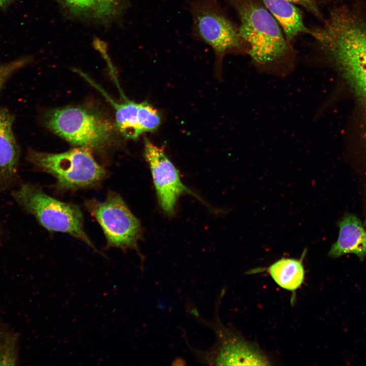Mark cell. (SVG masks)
<instances>
[{"mask_svg": "<svg viewBox=\"0 0 366 366\" xmlns=\"http://www.w3.org/2000/svg\"><path fill=\"white\" fill-rule=\"evenodd\" d=\"M235 11L247 55L257 72L285 78L297 65V53L273 15L260 0H223Z\"/></svg>", "mask_w": 366, "mask_h": 366, "instance_id": "6da1fadb", "label": "cell"}, {"mask_svg": "<svg viewBox=\"0 0 366 366\" xmlns=\"http://www.w3.org/2000/svg\"><path fill=\"white\" fill-rule=\"evenodd\" d=\"M311 30L318 54L342 74L366 106V21L334 9Z\"/></svg>", "mask_w": 366, "mask_h": 366, "instance_id": "7a4b0ae2", "label": "cell"}, {"mask_svg": "<svg viewBox=\"0 0 366 366\" xmlns=\"http://www.w3.org/2000/svg\"><path fill=\"white\" fill-rule=\"evenodd\" d=\"M12 196L20 207L33 215L48 231L69 234L104 255L86 234L83 215L77 205L55 199L30 183L20 184L12 191Z\"/></svg>", "mask_w": 366, "mask_h": 366, "instance_id": "3957f363", "label": "cell"}, {"mask_svg": "<svg viewBox=\"0 0 366 366\" xmlns=\"http://www.w3.org/2000/svg\"><path fill=\"white\" fill-rule=\"evenodd\" d=\"M188 8L192 18V38L211 48L218 66L226 54H247L249 46L220 0H190Z\"/></svg>", "mask_w": 366, "mask_h": 366, "instance_id": "277c9868", "label": "cell"}, {"mask_svg": "<svg viewBox=\"0 0 366 366\" xmlns=\"http://www.w3.org/2000/svg\"><path fill=\"white\" fill-rule=\"evenodd\" d=\"M90 150L78 147L54 154L29 148L26 159L37 170L52 175L58 191H75L97 186L106 176Z\"/></svg>", "mask_w": 366, "mask_h": 366, "instance_id": "5b68a950", "label": "cell"}, {"mask_svg": "<svg viewBox=\"0 0 366 366\" xmlns=\"http://www.w3.org/2000/svg\"><path fill=\"white\" fill-rule=\"evenodd\" d=\"M45 126L73 145L100 149L110 143L114 134L110 121L97 112L80 106H67L49 110Z\"/></svg>", "mask_w": 366, "mask_h": 366, "instance_id": "8992f818", "label": "cell"}, {"mask_svg": "<svg viewBox=\"0 0 366 366\" xmlns=\"http://www.w3.org/2000/svg\"><path fill=\"white\" fill-rule=\"evenodd\" d=\"M84 205L100 225L107 248L138 251L142 235L140 223L118 193L109 191L104 201L90 199L85 201Z\"/></svg>", "mask_w": 366, "mask_h": 366, "instance_id": "52a82bcc", "label": "cell"}, {"mask_svg": "<svg viewBox=\"0 0 366 366\" xmlns=\"http://www.w3.org/2000/svg\"><path fill=\"white\" fill-rule=\"evenodd\" d=\"M215 331L216 343L210 350L201 351L190 348L200 361L212 365H270L258 347L246 341L220 322L217 310L209 322L202 321Z\"/></svg>", "mask_w": 366, "mask_h": 366, "instance_id": "ba28073f", "label": "cell"}, {"mask_svg": "<svg viewBox=\"0 0 366 366\" xmlns=\"http://www.w3.org/2000/svg\"><path fill=\"white\" fill-rule=\"evenodd\" d=\"M144 156L150 167L159 204L165 212L172 215L176 201L183 194H196L181 181L178 170L164 149L144 138Z\"/></svg>", "mask_w": 366, "mask_h": 366, "instance_id": "9c48e42d", "label": "cell"}, {"mask_svg": "<svg viewBox=\"0 0 366 366\" xmlns=\"http://www.w3.org/2000/svg\"><path fill=\"white\" fill-rule=\"evenodd\" d=\"M70 19L108 27L122 20L129 0H52Z\"/></svg>", "mask_w": 366, "mask_h": 366, "instance_id": "30bf717a", "label": "cell"}, {"mask_svg": "<svg viewBox=\"0 0 366 366\" xmlns=\"http://www.w3.org/2000/svg\"><path fill=\"white\" fill-rule=\"evenodd\" d=\"M14 120V115L0 106V192L14 187L19 180L20 150L13 130Z\"/></svg>", "mask_w": 366, "mask_h": 366, "instance_id": "8fae6325", "label": "cell"}, {"mask_svg": "<svg viewBox=\"0 0 366 366\" xmlns=\"http://www.w3.org/2000/svg\"><path fill=\"white\" fill-rule=\"evenodd\" d=\"M339 233L328 255L336 258L347 254H354L360 259L366 256V230L354 215L347 214L338 223Z\"/></svg>", "mask_w": 366, "mask_h": 366, "instance_id": "7c38bea8", "label": "cell"}, {"mask_svg": "<svg viewBox=\"0 0 366 366\" xmlns=\"http://www.w3.org/2000/svg\"><path fill=\"white\" fill-rule=\"evenodd\" d=\"M260 1L278 21L289 42L301 35L310 34V28L306 25L302 13L295 5L285 0Z\"/></svg>", "mask_w": 366, "mask_h": 366, "instance_id": "4fadbf2b", "label": "cell"}, {"mask_svg": "<svg viewBox=\"0 0 366 366\" xmlns=\"http://www.w3.org/2000/svg\"><path fill=\"white\" fill-rule=\"evenodd\" d=\"M306 253V250L300 259L283 257L262 269L266 271L281 288L294 291L304 281L305 271L302 260Z\"/></svg>", "mask_w": 366, "mask_h": 366, "instance_id": "5bb4252c", "label": "cell"}, {"mask_svg": "<svg viewBox=\"0 0 366 366\" xmlns=\"http://www.w3.org/2000/svg\"><path fill=\"white\" fill-rule=\"evenodd\" d=\"M85 78L103 94L115 110L116 126L126 138L135 139L140 135L137 126L138 103L125 99L123 103H117L110 98L101 87L87 76Z\"/></svg>", "mask_w": 366, "mask_h": 366, "instance_id": "9a60e30c", "label": "cell"}, {"mask_svg": "<svg viewBox=\"0 0 366 366\" xmlns=\"http://www.w3.org/2000/svg\"><path fill=\"white\" fill-rule=\"evenodd\" d=\"M17 338L0 324V365H15L17 360Z\"/></svg>", "mask_w": 366, "mask_h": 366, "instance_id": "2e32d148", "label": "cell"}, {"mask_svg": "<svg viewBox=\"0 0 366 366\" xmlns=\"http://www.w3.org/2000/svg\"><path fill=\"white\" fill-rule=\"evenodd\" d=\"M160 124L161 117L156 109L145 101L138 103L137 126L139 135L155 131Z\"/></svg>", "mask_w": 366, "mask_h": 366, "instance_id": "e0dca14e", "label": "cell"}, {"mask_svg": "<svg viewBox=\"0 0 366 366\" xmlns=\"http://www.w3.org/2000/svg\"><path fill=\"white\" fill-rule=\"evenodd\" d=\"M294 5H298L320 20H323L319 6V0H285Z\"/></svg>", "mask_w": 366, "mask_h": 366, "instance_id": "ac0fdd59", "label": "cell"}, {"mask_svg": "<svg viewBox=\"0 0 366 366\" xmlns=\"http://www.w3.org/2000/svg\"><path fill=\"white\" fill-rule=\"evenodd\" d=\"M94 46L95 49H97L102 54V56L106 60L107 65L109 68L110 71L114 78L116 83H118L116 76H115V72L113 65L110 60L109 56L107 52V46L105 43L96 38L94 40Z\"/></svg>", "mask_w": 366, "mask_h": 366, "instance_id": "d6986e66", "label": "cell"}, {"mask_svg": "<svg viewBox=\"0 0 366 366\" xmlns=\"http://www.w3.org/2000/svg\"><path fill=\"white\" fill-rule=\"evenodd\" d=\"M11 0H0V7L4 8L6 6Z\"/></svg>", "mask_w": 366, "mask_h": 366, "instance_id": "ffe728a7", "label": "cell"}]
</instances>
